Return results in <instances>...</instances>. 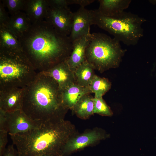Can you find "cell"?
Wrapping results in <instances>:
<instances>
[{
	"mask_svg": "<svg viewBox=\"0 0 156 156\" xmlns=\"http://www.w3.org/2000/svg\"><path fill=\"white\" fill-rule=\"evenodd\" d=\"M18 39L23 53L38 72L46 71L66 60L73 43L45 20L31 24Z\"/></svg>",
	"mask_w": 156,
	"mask_h": 156,
	"instance_id": "obj_1",
	"label": "cell"
},
{
	"mask_svg": "<svg viewBox=\"0 0 156 156\" xmlns=\"http://www.w3.org/2000/svg\"><path fill=\"white\" fill-rule=\"evenodd\" d=\"M67 109L57 83L43 72L38 73L24 89L22 110L34 121L42 124L63 120Z\"/></svg>",
	"mask_w": 156,
	"mask_h": 156,
	"instance_id": "obj_2",
	"label": "cell"
},
{
	"mask_svg": "<svg viewBox=\"0 0 156 156\" xmlns=\"http://www.w3.org/2000/svg\"><path fill=\"white\" fill-rule=\"evenodd\" d=\"M70 135V125L63 120L42 123L37 128L10 136L18 156H63Z\"/></svg>",
	"mask_w": 156,
	"mask_h": 156,
	"instance_id": "obj_3",
	"label": "cell"
},
{
	"mask_svg": "<svg viewBox=\"0 0 156 156\" xmlns=\"http://www.w3.org/2000/svg\"><path fill=\"white\" fill-rule=\"evenodd\" d=\"M92 25H97L114 36V38L127 46L135 45L143 36V17L124 11L113 16L99 14L91 10Z\"/></svg>",
	"mask_w": 156,
	"mask_h": 156,
	"instance_id": "obj_4",
	"label": "cell"
},
{
	"mask_svg": "<svg viewBox=\"0 0 156 156\" xmlns=\"http://www.w3.org/2000/svg\"><path fill=\"white\" fill-rule=\"evenodd\" d=\"M38 73L23 51L0 50V89L25 88Z\"/></svg>",
	"mask_w": 156,
	"mask_h": 156,
	"instance_id": "obj_5",
	"label": "cell"
},
{
	"mask_svg": "<svg viewBox=\"0 0 156 156\" xmlns=\"http://www.w3.org/2000/svg\"><path fill=\"white\" fill-rule=\"evenodd\" d=\"M114 38L100 32L90 34L86 60L101 72L118 67L127 50Z\"/></svg>",
	"mask_w": 156,
	"mask_h": 156,
	"instance_id": "obj_6",
	"label": "cell"
},
{
	"mask_svg": "<svg viewBox=\"0 0 156 156\" xmlns=\"http://www.w3.org/2000/svg\"><path fill=\"white\" fill-rule=\"evenodd\" d=\"M73 14L68 7L49 6L45 20L58 33L69 36L72 29Z\"/></svg>",
	"mask_w": 156,
	"mask_h": 156,
	"instance_id": "obj_7",
	"label": "cell"
},
{
	"mask_svg": "<svg viewBox=\"0 0 156 156\" xmlns=\"http://www.w3.org/2000/svg\"><path fill=\"white\" fill-rule=\"evenodd\" d=\"M5 114L6 131L10 136L27 132L42 124L32 120L22 110Z\"/></svg>",
	"mask_w": 156,
	"mask_h": 156,
	"instance_id": "obj_8",
	"label": "cell"
},
{
	"mask_svg": "<svg viewBox=\"0 0 156 156\" xmlns=\"http://www.w3.org/2000/svg\"><path fill=\"white\" fill-rule=\"evenodd\" d=\"M92 25L91 10L80 7L73 13L72 26L69 38L73 43L76 40L89 36L90 26Z\"/></svg>",
	"mask_w": 156,
	"mask_h": 156,
	"instance_id": "obj_9",
	"label": "cell"
},
{
	"mask_svg": "<svg viewBox=\"0 0 156 156\" xmlns=\"http://www.w3.org/2000/svg\"><path fill=\"white\" fill-rule=\"evenodd\" d=\"M24 89H0V110L7 113L22 110Z\"/></svg>",
	"mask_w": 156,
	"mask_h": 156,
	"instance_id": "obj_10",
	"label": "cell"
},
{
	"mask_svg": "<svg viewBox=\"0 0 156 156\" xmlns=\"http://www.w3.org/2000/svg\"><path fill=\"white\" fill-rule=\"evenodd\" d=\"M42 72L55 80L61 91L75 83L74 72L70 68L66 60Z\"/></svg>",
	"mask_w": 156,
	"mask_h": 156,
	"instance_id": "obj_11",
	"label": "cell"
},
{
	"mask_svg": "<svg viewBox=\"0 0 156 156\" xmlns=\"http://www.w3.org/2000/svg\"><path fill=\"white\" fill-rule=\"evenodd\" d=\"M104 138V135L100 132L93 131L70 138L64 147L63 156L82 148Z\"/></svg>",
	"mask_w": 156,
	"mask_h": 156,
	"instance_id": "obj_12",
	"label": "cell"
},
{
	"mask_svg": "<svg viewBox=\"0 0 156 156\" xmlns=\"http://www.w3.org/2000/svg\"><path fill=\"white\" fill-rule=\"evenodd\" d=\"M49 7L48 0H26L23 10L32 24L45 20Z\"/></svg>",
	"mask_w": 156,
	"mask_h": 156,
	"instance_id": "obj_13",
	"label": "cell"
},
{
	"mask_svg": "<svg viewBox=\"0 0 156 156\" xmlns=\"http://www.w3.org/2000/svg\"><path fill=\"white\" fill-rule=\"evenodd\" d=\"M90 35L81 38L73 43L72 51L66 60L74 72L77 67L86 60V51L89 43Z\"/></svg>",
	"mask_w": 156,
	"mask_h": 156,
	"instance_id": "obj_14",
	"label": "cell"
},
{
	"mask_svg": "<svg viewBox=\"0 0 156 156\" xmlns=\"http://www.w3.org/2000/svg\"><path fill=\"white\" fill-rule=\"evenodd\" d=\"M99 5L96 10L100 14L113 16L124 11L129 7L131 0H99Z\"/></svg>",
	"mask_w": 156,
	"mask_h": 156,
	"instance_id": "obj_15",
	"label": "cell"
},
{
	"mask_svg": "<svg viewBox=\"0 0 156 156\" xmlns=\"http://www.w3.org/2000/svg\"><path fill=\"white\" fill-rule=\"evenodd\" d=\"M91 93L88 87H82L76 83L69 86L62 91L63 103L68 109H72L82 96Z\"/></svg>",
	"mask_w": 156,
	"mask_h": 156,
	"instance_id": "obj_16",
	"label": "cell"
},
{
	"mask_svg": "<svg viewBox=\"0 0 156 156\" xmlns=\"http://www.w3.org/2000/svg\"><path fill=\"white\" fill-rule=\"evenodd\" d=\"M0 50L23 51L18 38L6 24L0 25Z\"/></svg>",
	"mask_w": 156,
	"mask_h": 156,
	"instance_id": "obj_17",
	"label": "cell"
},
{
	"mask_svg": "<svg viewBox=\"0 0 156 156\" xmlns=\"http://www.w3.org/2000/svg\"><path fill=\"white\" fill-rule=\"evenodd\" d=\"M6 24L18 38L28 30L31 23L25 13L21 11L11 15Z\"/></svg>",
	"mask_w": 156,
	"mask_h": 156,
	"instance_id": "obj_18",
	"label": "cell"
},
{
	"mask_svg": "<svg viewBox=\"0 0 156 156\" xmlns=\"http://www.w3.org/2000/svg\"><path fill=\"white\" fill-rule=\"evenodd\" d=\"M93 66L86 60L74 71L75 83L83 87H88L94 76Z\"/></svg>",
	"mask_w": 156,
	"mask_h": 156,
	"instance_id": "obj_19",
	"label": "cell"
},
{
	"mask_svg": "<svg viewBox=\"0 0 156 156\" xmlns=\"http://www.w3.org/2000/svg\"><path fill=\"white\" fill-rule=\"evenodd\" d=\"M94 99L89 94L82 96L72 109L79 117L87 118L93 114Z\"/></svg>",
	"mask_w": 156,
	"mask_h": 156,
	"instance_id": "obj_20",
	"label": "cell"
},
{
	"mask_svg": "<svg viewBox=\"0 0 156 156\" xmlns=\"http://www.w3.org/2000/svg\"><path fill=\"white\" fill-rule=\"evenodd\" d=\"M111 83L107 79L96 75L94 76L88 88L95 94L94 98L100 99L111 88Z\"/></svg>",
	"mask_w": 156,
	"mask_h": 156,
	"instance_id": "obj_21",
	"label": "cell"
},
{
	"mask_svg": "<svg viewBox=\"0 0 156 156\" xmlns=\"http://www.w3.org/2000/svg\"><path fill=\"white\" fill-rule=\"evenodd\" d=\"M94 101L93 114L96 113L107 116L112 115V111L102 98L100 99L94 98Z\"/></svg>",
	"mask_w": 156,
	"mask_h": 156,
	"instance_id": "obj_22",
	"label": "cell"
},
{
	"mask_svg": "<svg viewBox=\"0 0 156 156\" xmlns=\"http://www.w3.org/2000/svg\"><path fill=\"white\" fill-rule=\"evenodd\" d=\"M3 4L8 9L11 15L23 10L26 0H5Z\"/></svg>",
	"mask_w": 156,
	"mask_h": 156,
	"instance_id": "obj_23",
	"label": "cell"
},
{
	"mask_svg": "<svg viewBox=\"0 0 156 156\" xmlns=\"http://www.w3.org/2000/svg\"><path fill=\"white\" fill-rule=\"evenodd\" d=\"M8 133L6 131H0V156H3L6 148Z\"/></svg>",
	"mask_w": 156,
	"mask_h": 156,
	"instance_id": "obj_24",
	"label": "cell"
},
{
	"mask_svg": "<svg viewBox=\"0 0 156 156\" xmlns=\"http://www.w3.org/2000/svg\"><path fill=\"white\" fill-rule=\"evenodd\" d=\"M49 6L56 8H65L70 5L69 0H48Z\"/></svg>",
	"mask_w": 156,
	"mask_h": 156,
	"instance_id": "obj_25",
	"label": "cell"
},
{
	"mask_svg": "<svg viewBox=\"0 0 156 156\" xmlns=\"http://www.w3.org/2000/svg\"><path fill=\"white\" fill-rule=\"evenodd\" d=\"M9 16L5 11L3 3L0 2V25L7 23L9 19Z\"/></svg>",
	"mask_w": 156,
	"mask_h": 156,
	"instance_id": "obj_26",
	"label": "cell"
},
{
	"mask_svg": "<svg viewBox=\"0 0 156 156\" xmlns=\"http://www.w3.org/2000/svg\"><path fill=\"white\" fill-rule=\"evenodd\" d=\"M14 144L10 145L6 148L3 156H18Z\"/></svg>",
	"mask_w": 156,
	"mask_h": 156,
	"instance_id": "obj_27",
	"label": "cell"
},
{
	"mask_svg": "<svg viewBox=\"0 0 156 156\" xmlns=\"http://www.w3.org/2000/svg\"><path fill=\"white\" fill-rule=\"evenodd\" d=\"M94 0H69L70 5L77 4L80 7H85L93 2Z\"/></svg>",
	"mask_w": 156,
	"mask_h": 156,
	"instance_id": "obj_28",
	"label": "cell"
},
{
	"mask_svg": "<svg viewBox=\"0 0 156 156\" xmlns=\"http://www.w3.org/2000/svg\"><path fill=\"white\" fill-rule=\"evenodd\" d=\"M6 122L5 112L0 110V131H6L5 129Z\"/></svg>",
	"mask_w": 156,
	"mask_h": 156,
	"instance_id": "obj_29",
	"label": "cell"
},
{
	"mask_svg": "<svg viewBox=\"0 0 156 156\" xmlns=\"http://www.w3.org/2000/svg\"><path fill=\"white\" fill-rule=\"evenodd\" d=\"M52 156L50 155H39V156Z\"/></svg>",
	"mask_w": 156,
	"mask_h": 156,
	"instance_id": "obj_30",
	"label": "cell"
}]
</instances>
